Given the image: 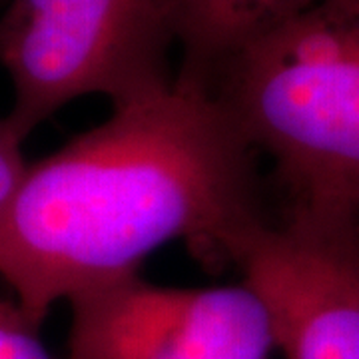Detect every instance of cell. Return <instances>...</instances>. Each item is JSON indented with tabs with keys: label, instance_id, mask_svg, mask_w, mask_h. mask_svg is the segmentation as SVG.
Listing matches in <instances>:
<instances>
[{
	"label": "cell",
	"instance_id": "1",
	"mask_svg": "<svg viewBox=\"0 0 359 359\" xmlns=\"http://www.w3.org/2000/svg\"><path fill=\"white\" fill-rule=\"evenodd\" d=\"M254 148L202 88H168L28 164L0 214V278L40 327L62 299L186 242L231 264L259 212Z\"/></svg>",
	"mask_w": 359,
	"mask_h": 359
},
{
	"label": "cell",
	"instance_id": "6",
	"mask_svg": "<svg viewBox=\"0 0 359 359\" xmlns=\"http://www.w3.org/2000/svg\"><path fill=\"white\" fill-rule=\"evenodd\" d=\"M309 0H160L180 48L176 80L208 90L231 54Z\"/></svg>",
	"mask_w": 359,
	"mask_h": 359
},
{
	"label": "cell",
	"instance_id": "4",
	"mask_svg": "<svg viewBox=\"0 0 359 359\" xmlns=\"http://www.w3.org/2000/svg\"><path fill=\"white\" fill-rule=\"evenodd\" d=\"M231 264L262 304L285 359H359V214L294 204L257 222Z\"/></svg>",
	"mask_w": 359,
	"mask_h": 359
},
{
	"label": "cell",
	"instance_id": "2",
	"mask_svg": "<svg viewBox=\"0 0 359 359\" xmlns=\"http://www.w3.org/2000/svg\"><path fill=\"white\" fill-rule=\"evenodd\" d=\"M208 92L294 204L359 214V0H309L231 54Z\"/></svg>",
	"mask_w": 359,
	"mask_h": 359
},
{
	"label": "cell",
	"instance_id": "7",
	"mask_svg": "<svg viewBox=\"0 0 359 359\" xmlns=\"http://www.w3.org/2000/svg\"><path fill=\"white\" fill-rule=\"evenodd\" d=\"M14 299H0V359H54Z\"/></svg>",
	"mask_w": 359,
	"mask_h": 359
},
{
	"label": "cell",
	"instance_id": "3",
	"mask_svg": "<svg viewBox=\"0 0 359 359\" xmlns=\"http://www.w3.org/2000/svg\"><path fill=\"white\" fill-rule=\"evenodd\" d=\"M174 34L160 0H11L0 66L13 84L4 116L25 140L62 106L104 96L112 108L174 84Z\"/></svg>",
	"mask_w": 359,
	"mask_h": 359
},
{
	"label": "cell",
	"instance_id": "5",
	"mask_svg": "<svg viewBox=\"0 0 359 359\" xmlns=\"http://www.w3.org/2000/svg\"><path fill=\"white\" fill-rule=\"evenodd\" d=\"M68 304V359H268L276 349L266 306L245 282L170 287L134 271Z\"/></svg>",
	"mask_w": 359,
	"mask_h": 359
},
{
	"label": "cell",
	"instance_id": "8",
	"mask_svg": "<svg viewBox=\"0 0 359 359\" xmlns=\"http://www.w3.org/2000/svg\"><path fill=\"white\" fill-rule=\"evenodd\" d=\"M28 162L22 154V142L14 136L4 118H0V214L11 202Z\"/></svg>",
	"mask_w": 359,
	"mask_h": 359
}]
</instances>
